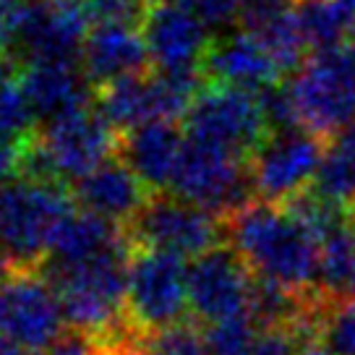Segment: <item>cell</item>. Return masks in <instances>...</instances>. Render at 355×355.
<instances>
[{
  "mask_svg": "<svg viewBox=\"0 0 355 355\" xmlns=\"http://www.w3.org/2000/svg\"><path fill=\"white\" fill-rule=\"evenodd\" d=\"M227 243L238 248L251 272L295 290H313L319 275V243L282 204L256 199L225 220Z\"/></svg>",
  "mask_w": 355,
  "mask_h": 355,
  "instance_id": "1",
  "label": "cell"
},
{
  "mask_svg": "<svg viewBox=\"0 0 355 355\" xmlns=\"http://www.w3.org/2000/svg\"><path fill=\"white\" fill-rule=\"evenodd\" d=\"M131 251V241H125L78 264H40V272L55 288L71 329L92 340H107L131 327L125 319Z\"/></svg>",
  "mask_w": 355,
  "mask_h": 355,
  "instance_id": "2",
  "label": "cell"
},
{
  "mask_svg": "<svg viewBox=\"0 0 355 355\" xmlns=\"http://www.w3.org/2000/svg\"><path fill=\"white\" fill-rule=\"evenodd\" d=\"M73 204L66 183L24 175L0 183V256L11 269H40Z\"/></svg>",
  "mask_w": 355,
  "mask_h": 355,
  "instance_id": "3",
  "label": "cell"
},
{
  "mask_svg": "<svg viewBox=\"0 0 355 355\" xmlns=\"http://www.w3.org/2000/svg\"><path fill=\"white\" fill-rule=\"evenodd\" d=\"M288 87L300 128L327 144L355 121V60L345 47L311 53Z\"/></svg>",
  "mask_w": 355,
  "mask_h": 355,
  "instance_id": "4",
  "label": "cell"
},
{
  "mask_svg": "<svg viewBox=\"0 0 355 355\" xmlns=\"http://www.w3.org/2000/svg\"><path fill=\"white\" fill-rule=\"evenodd\" d=\"M170 193L217 214L220 220L233 217L259 199L251 159L193 139L183 149Z\"/></svg>",
  "mask_w": 355,
  "mask_h": 355,
  "instance_id": "5",
  "label": "cell"
},
{
  "mask_svg": "<svg viewBox=\"0 0 355 355\" xmlns=\"http://www.w3.org/2000/svg\"><path fill=\"white\" fill-rule=\"evenodd\" d=\"M183 121L189 139L227 149L245 159H251L272 136L259 94L220 81L204 84Z\"/></svg>",
  "mask_w": 355,
  "mask_h": 355,
  "instance_id": "6",
  "label": "cell"
},
{
  "mask_svg": "<svg viewBox=\"0 0 355 355\" xmlns=\"http://www.w3.org/2000/svg\"><path fill=\"white\" fill-rule=\"evenodd\" d=\"M189 316V266L183 259L157 248H133L125 293L128 324L146 334Z\"/></svg>",
  "mask_w": 355,
  "mask_h": 355,
  "instance_id": "7",
  "label": "cell"
},
{
  "mask_svg": "<svg viewBox=\"0 0 355 355\" xmlns=\"http://www.w3.org/2000/svg\"><path fill=\"white\" fill-rule=\"evenodd\" d=\"M125 235L133 248H157L180 259H196L227 241L225 220L170 191L152 193L125 225Z\"/></svg>",
  "mask_w": 355,
  "mask_h": 355,
  "instance_id": "8",
  "label": "cell"
},
{
  "mask_svg": "<svg viewBox=\"0 0 355 355\" xmlns=\"http://www.w3.org/2000/svg\"><path fill=\"white\" fill-rule=\"evenodd\" d=\"M37 146L50 162L58 180H78L89 170L121 152V136L97 107H78L44 121L37 131Z\"/></svg>",
  "mask_w": 355,
  "mask_h": 355,
  "instance_id": "9",
  "label": "cell"
},
{
  "mask_svg": "<svg viewBox=\"0 0 355 355\" xmlns=\"http://www.w3.org/2000/svg\"><path fill=\"white\" fill-rule=\"evenodd\" d=\"M63 306L40 269H13L0 282V332L32 355L63 334Z\"/></svg>",
  "mask_w": 355,
  "mask_h": 355,
  "instance_id": "10",
  "label": "cell"
},
{
  "mask_svg": "<svg viewBox=\"0 0 355 355\" xmlns=\"http://www.w3.org/2000/svg\"><path fill=\"white\" fill-rule=\"evenodd\" d=\"M13 40L29 60H71L81 58L89 37V11L81 0H32L8 6Z\"/></svg>",
  "mask_w": 355,
  "mask_h": 355,
  "instance_id": "11",
  "label": "cell"
},
{
  "mask_svg": "<svg viewBox=\"0 0 355 355\" xmlns=\"http://www.w3.org/2000/svg\"><path fill=\"white\" fill-rule=\"evenodd\" d=\"M254 272L233 243H220L189 264V306L191 316L211 324L245 313L251 303Z\"/></svg>",
  "mask_w": 355,
  "mask_h": 355,
  "instance_id": "12",
  "label": "cell"
},
{
  "mask_svg": "<svg viewBox=\"0 0 355 355\" xmlns=\"http://www.w3.org/2000/svg\"><path fill=\"white\" fill-rule=\"evenodd\" d=\"M324 144L327 141L303 128L272 133L251 157V173L259 199L282 204L293 193L311 186L322 165L327 149Z\"/></svg>",
  "mask_w": 355,
  "mask_h": 355,
  "instance_id": "13",
  "label": "cell"
},
{
  "mask_svg": "<svg viewBox=\"0 0 355 355\" xmlns=\"http://www.w3.org/2000/svg\"><path fill=\"white\" fill-rule=\"evenodd\" d=\"M146 50L157 71L204 68L211 47L209 24L173 0H155L141 21Z\"/></svg>",
  "mask_w": 355,
  "mask_h": 355,
  "instance_id": "14",
  "label": "cell"
},
{
  "mask_svg": "<svg viewBox=\"0 0 355 355\" xmlns=\"http://www.w3.org/2000/svg\"><path fill=\"white\" fill-rule=\"evenodd\" d=\"M71 191L81 209L118 222L123 227L141 211V207L155 193L121 155L105 159L102 165L89 170L87 175L73 180Z\"/></svg>",
  "mask_w": 355,
  "mask_h": 355,
  "instance_id": "15",
  "label": "cell"
},
{
  "mask_svg": "<svg viewBox=\"0 0 355 355\" xmlns=\"http://www.w3.org/2000/svg\"><path fill=\"white\" fill-rule=\"evenodd\" d=\"M204 73L209 81L241 87L248 92H261V89L279 84L285 76L277 60L269 55L264 42L248 29L222 34L211 40V47L204 58Z\"/></svg>",
  "mask_w": 355,
  "mask_h": 355,
  "instance_id": "16",
  "label": "cell"
},
{
  "mask_svg": "<svg viewBox=\"0 0 355 355\" xmlns=\"http://www.w3.org/2000/svg\"><path fill=\"white\" fill-rule=\"evenodd\" d=\"M186 144L189 139L173 121H149L121 136L118 155L157 193V191H170Z\"/></svg>",
  "mask_w": 355,
  "mask_h": 355,
  "instance_id": "17",
  "label": "cell"
},
{
  "mask_svg": "<svg viewBox=\"0 0 355 355\" xmlns=\"http://www.w3.org/2000/svg\"><path fill=\"white\" fill-rule=\"evenodd\" d=\"M152 63L144 34L125 24H100L92 29L81 50V66L92 84H110L115 78L144 73Z\"/></svg>",
  "mask_w": 355,
  "mask_h": 355,
  "instance_id": "18",
  "label": "cell"
},
{
  "mask_svg": "<svg viewBox=\"0 0 355 355\" xmlns=\"http://www.w3.org/2000/svg\"><path fill=\"white\" fill-rule=\"evenodd\" d=\"M19 81L29 94L37 115L44 121L87 107L92 94V81L71 60H29Z\"/></svg>",
  "mask_w": 355,
  "mask_h": 355,
  "instance_id": "19",
  "label": "cell"
},
{
  "mask_svg": "<svg viewBox=\"0 0 355 355\" xmlns=\"http://www.w3.org/2000/svg\"><path fill=\"white\" fill-rule=\"evenodd\" d=\"M128 241L125 227L87 209H73L55 230L42 264H78Z\"/></svg>",
  "mask_w": 355,
  "mask_h": 355,
  "instance_id": "20",
  "label": "cell"
},
{
  "mask_svg": "<svg viewBox=\"0 0 355 355\" xmlns=\"http://www.w3.org/2000/svg\"><path fill=\"white\" fill-rule=\"evenodd\" d=\"M97 110L112 123L115 131H133L149 121H162L155 73H136L102 84L97 92Z\"/></svg>",
  "mask_w": 355,
  "mask_h": 355,
  "instance_id": "21",
  "label": "cell"
},
{
  "mask_svg": "<svg viewBox=\"0 0 355 355\" xmlns=\"http://www.w3.org/2000/svg\"><path fill=\"white\" fill-rule=\"evenodd\" d=\"M282 207L319 245L327 238H332L334 233L353 225V211L332 201L329 196H324L322 191H316L313 186H306L303 191L293 193L290 199L282 201Z\"/></svg>",
  "mask_w": 355,
  "mask_h": 355,
  "instance_id": "22",
  "label": "cell"
},
{
  "mask_svg": "<svg viewBox=\"0 0 355 355\" xmlns=\"http://www.w3.org/2000/svg\"><path fill=\"white\" fill-rule=\"evenodd\" d=\"M251 32L264 42L269 55L277 60L282 73H295L303 63H306V50H311L306 42V34L300 26L295 3H290L277 13H272L269 19L259 24Z\"/></svg>",
  "mask_w": 355,
  "mask_h": 355,
  "instance_id": "23",
  "label": "cell"
},
{
  "mask_svg": "<svg viewBox=\"0 0 355 355\" xmlns=\"http://www.w3.org/2000/svg\"><path fill=\"white\" fill-rule=\"evenodd\" d=\"M355 285V227H345L319 245L316 288L327 298H350Z\"/></svg>",
  "mask_w": 355,
  "mask_h": 355,
  "instance_id": "24",
  "label": "cell"
},
{
  "mask_svg": "<svg viewBox=\"0 0 355 355\" xmlns=\"http://www.w3.org/2000/svg\"><path fill=\"white\" fill-rule=\"evenodd\" d=\"M324 196L355 211V157L345 152L340 144H329L324 149L322 165L316 170V178L311 183Z\"/></svg>",
  "mask_w": 355,
  "mask_h": 355,
  "instance_id": "25",
  "label": "cell"
},
{
  "mask_svg": "<svg viewBox=\"0 0 355 355\" xmlns=\"http://www.w3.org/2000/svg\"><path fill=\"white\" fill-rule=\"evenodd\" d=\"M141 345L149 355H211L204 324L196 322L193 316L141 334Z\"/></svg>",
  "mask_w": 355,
  "mask_h": 355,
  "instance_id": "26",
  "label": "cell"
},
{
  "mask_svg": "<svg viewBox=\"0 0 355 355\" xmlns=\"http://www.w3.org/2000/svg\"><path fill=\"white\" fill-rule=\"evenodd\" d=\"M319 343L329 355H355V298H334L324 306Z\"/></svg>",
  "mask_w": 355,
  "mask_h": 355,
  "instance_id": "27",
  "label": "cell"
},
{
  "mask_svg": "<svg viewBox=\"0 0 355 355\" xmlns=\"http://www.w3.org/2000/svg\"><path fill=\"white\" fill-rule=\"evenodd\" d=\"M204 334L211 355H245L261 334V327L256 324L251 311H245L220 322L204 324Z\"/></svg>",
  "mask_w": 355,
  "mask_h": 355,
  "instance_id": "28",
  "label": "cell"
},
{
  "mask_svg": "<svg viewBox=\"0 0 355 355\" xmlns=\"http://www.w3.org/2000/svg\"><path fill=\"white\" fill-rule=\"evenodd\" d=\"M37 110L29 94L24 92L21 81H8L0 87V131L16 139H29L37 133Z\"/></svg>",
  "mask_w": 355,
  "mask_h": 355,
  "instance_id": "29",
  "label": "cell"
},
{
  "mask_svg": "<svg viewBox=\"0 0 355 355\" xmlns=\"http://www.w3.org/2000/svg\"><path fill=\"white\" fill-rule=\"evenodd\" d=\"M89 16L100 24H141L155 0H81Z\"/></svg>",
  "mask_w": 355,
  "mask_h": 355,
  "instance_id": "30",
  "label": "cell"
},
{
  "mask_svg": "<svg viewBox=\"0 0 355 355\" xmlns=\"http://www.w3.org/2000/svg\"><path fill=\"white\" fill-rule=\"evenodd\" d=\"M316 337L300 329H264L251 345L245 355H300L303 345L313 343Z\"/></svg>",
  "mask_w": 355,
  "mask_h": 355,
  "instance_id": "31",
  "label": "cell"
},
{
  "mask_svg": "<svg viewBox=\"0 0 355 355\" xmlns=\"http://www.w3.org/2000/svg\"><path fill=\"white\" fill-rule=\"evenodd\" d=\"M178 6L193 11L199 19L209 24V26H222L238 19V0H173Z\"/></svg>",
  "mask_w": 355,
  "mask_h": 355,
  "instance_id": "32",
  "label": "cell"
},
{
  "mask_svg": "<svg viewBox=\"0 0 355 355\" xmlns=\"http://www.w3.org/2000/svg\"><path fill=\"white\" fill-rule=\"evenodd\" d=\"M32 139V136H29ZM29 139H16L11 133L0 131V183L13 180L21 175V162H24V149Z\"/></svg>",
  "mask_w": 355,
  "mask_h": 355,
  "instance_id": "33",
  "label": "cell"
},
{
  "mask_svg": "<svg viewBox=\"0 0 355 355\" xmlns=\"http://www.w3.org/2000/svg\"><path fill=\"white\" fill-rule=\"evenodd\" d=\"M94 350H97V345L89 334L78 332V329H68L40 355H94Z\"/></svg>",
  "mask_w": 355,
  "mask_h": 355,
  "instance_id": "34",
  "label": "cell"
},
{
  "mask_svg": "<svg viewBox=\"0 0 355 355\" xmlns=\"http://www.w3.org/2000/svg\"><path fill=\"white\" fill-rule=\"evenodd\" d=\"M11 40H13L11 8H8V3L0 0V55H3V50L11 44Z\"/></svg>",
  "mask_w": 355,
  "mask_h": 355,
  "instance_id": "35",
  "label": "cell"
},
{
  "mask_svg": "<svg viewBox=\"0 0 355 355\" xmlns=\"http://www.w3.org/2000/svg\"><path fill=\"white\" fill-rule=\"evenodd\" d=\"M329 144H332V141H329ZM334 144H340L345 152H350V155L355 157V121L350 123V125H347L337 139H334Z\"/></svg>",
  "mask_w": 355,
  "mask_h": 355,
  "instance_id": "36",
  "label": "cell"
},
{
  "mask_svg": "<svg viewBox=\"0 0 355 355\" xmlns=\"http://www.w3.org/2000/svg\"><path fill=\"white\" fill-rule=\"evenodd\" d=\"M13 73H16V66H13L8 58L0 55V87H6L8 81H13Z\"/></svg>",
  "mask_w": 355,
  "mask_h": 355,
  "instance_id": "37",
  "label": "cell"
},
{
  "mask_svg": "<svg viewBox=\"0 0 355 355\" xmlns=\"http://www.w3.org/2000/svg\"><path fill=\"white\" fill-rule=\"evenodd\" d=\"M300 355H329V353L324 350V345L319 343V340H313V343L303 345V350H300Z\"/></svg>",
  "mask_w": 355,
  "mask_h": 355,
  "instance_id": "38",
  "label": "cell"
},
{
  "mask_svg": "<svg viewBox=\"0 0 355 355\" xmlns=\"http://www.w3.org/2000/svg\"><path fill=\"white\" fill-rule=\"evenodd\" d=\"M345 50L353 55V60H355V24L350 26V32H347V40H345V44H343Z\"/></svg>",
  "mask_w": 355,
  "mask_h": 355,
  "instance_id": "39",
  "label": "cell"
},
{
  "mask_svg": "<svg viewBox=\"0 0 355 355\" xmlns=\"http://www.w3.org/2000/svg\"><path fill=\"white\" fill-rule=\"evenodd\" d=\"M13 269H11V264H8V261H6V259H3V256H0V282H3V279L8 277V275H11Z\"/></svg>",
  "mask_w": 355,
  "mask_h": 355,
  "instance_id": "40",
  "label": "cell"
},
{
  "mask_svg": "<svg viewBox=\"0 0 355 355\" xmlns=\"http://www.w3.org/2000/svg\"><path fill=\"white\" fill-rule=\"evenodd\" d=\"M3 3H8V6H19V3H32V0H3Z\"/></svg>",
  "mask_w": 355,
  "mask_h": 355,
  "instance_id": "41",
  "label": "cell"
},
{
  "mask_svg": "<svg viewBox=\"0 0 355 355\" xmlns=\"http://www.w3.org/2000/svg\"><path fill=\"white\" fill-rule=\"evenodd\" d=\"M350 298H355V285H353V290H350Z\"/></svg>",
  "mask_w": 355,
  "mask_h": 355,
  "instance_id": "42",
  "label": "cell"
},
{
  "mask_svg": "<svg viewBox=\"0 0 355 355\" xmlns=\"http://www.w3.org/2000/svg\"><path fill=\"white\" fill-rule=\"evenodd\" d=\"M353 227H355V211H353Z\"/></svg>",
  "mask_w": 355,
  "mask_h": 355,
  "instance_id": "43",
  "label": "cell"
}]
</instances>
